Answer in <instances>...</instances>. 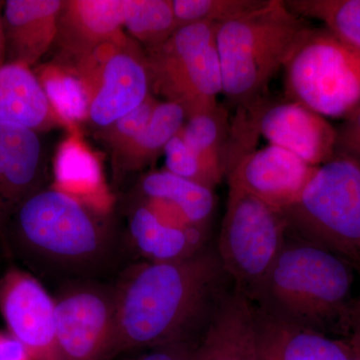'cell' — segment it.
<instances>
[{
    "instance_id": "6da1fadb",
    "label": "cell",
    "mask_w": 360,
    "mask_h": 360,
    "mask_svg": "<svg viewBox=\"0 0 360 360\" xmlns=\"http://www.w3.org/2000/svg\"><path fill=\"white\" fill-rule=\"evenodd\" d=\"M232 288L215 248L174 262L134 265L115 286V355L196 340Z\"/></svg>"
},
{
    "instance_id": "7a4b0ae2",
    "label": "cell",
    "mask_w": 360,
    "mask_h": 360,
    "mask_svg": "<svg viewBox=\"0 0 360 360\" xmlns=\"http://www.w3.org/2000/svg\"><path fill=\"white\" fill-rule=\"evenodd\" d=\"M355 272L333 251L288 233L252 303L281 321L348 338Z\"/></svg>"
},
{
    "instance_id": "3957f363",
    "label": "cell",
    "mask_w": 360,
    "mask_h": 360,
    "mask_svg": "<svg viewBox=\"0 0 360 360\" xmlns=\"http://www.w3.org/2000/svg\"><path fill=\"white\" fill-rule=\"evenodd\" d=\"M6 236L33 266L71 277L103 270L116 246L106 217L51 186L22 203L9 222Z\"/></svg>"
},
{
    "instance_id": "277c9868",
    "label": "cell",
    "mask_w": 360,
    "mask_h": 360,
    "mask_svg": "<svg viewBox=\"0 0 360 360\" xmlns=\"http://www.w3.org/2000/svg\"><path fill=\"white\" fill-rule=\"evenodd\" d=\"M309 26L283 0H266L259 8L217 25L222 94L229 106L240 108L266 94Z\"/></svg>"
},
{
    "instance_id": "5b68a950",
    "label": "cell",
    "mask_w": 360,
    "mask_h": 360,
    "mask_svg": "<svg viewBox=\"0 0 360 360\" xmlns=\"http://www.w3.org/2000/svg\"><path fill=\"white\" fill-rule=\"evenodd\" d=\"M284 97L324 118L360 110V51L326 27L309 26L283 65Z\"/></svg>"
},
{
    "instance_id": "8992f818",
    "label": "cell",
    "mask_w": 360,
    "mask_h": 360,
    "mask_svg": "<svg viewBox=\"0 0 360 360\" xmlns=\"http://www.w3.org/2000/svg\"><path fill=\"white\" fill-rule=\"evenodd\" d=\"M288 231L360 269V162L335 156L321 165L300 200L283 212Z\"/></svg>"
},
{
    "instance_id": "52a82bcc",
    "label": "cell",
    "mask_w": 360,
    "mask_h": 360,
    "mask_svg": "<svg viewBox=\"0 0 360 360\" xmlns=\"http://www.w3.org/2000/svg\"><path fill=\"white\" fill-rule=\"evenodd\" d=\"M217 25L182 26L162 44L143 51L151 94L179 104L186 118L215 108L222 94Z\"/></svg>"
},
{
    "instance_id": "ba28073f",
    "label": "cell",
    "mask_w": 360,
    "mask_h": 360,
    "mask_svg": "<svg viewBox=\"0 0 360 360\" xmlns=\"http://www.w3.org/2000/svg\"><path fill=\"white\" fill-rule=\"evenodd\" d=\"M288 233L283 212L238 187L229 186L215 250L232 288L251 302L283 250Z\"/></svg>"
},
{
    "instance_id": "9c48e42d",
    "label": "cell",
    "mask_w": 360,
    "mask_h": 360,
    "mask_svg": "<svg viewBox=\"0 0 360 360\" xmlns=\"http://www.w3.org/2000/svg\"><path fill=\"white\" fill-rule=\"evenodd\" d=\"M314 167H321L335 156L336 129L314 111L285 97H269L236 108L231 123L226 158L236 162L255 150L258 136Z\"/></svg>"
},
{
    "instance_id": "30bf717a",
    "label": "cell",
    "mask_w": 360,
    "mask_h": 360,
    "mask_svg": "<svg viewBox=\"0 0 360 360\" xmlns=\"http://www.w3.org/2000/svg\"><path fill=\"white\" fill-rule=\"evenodd\" d=\"M54 302L56 336L63 360H105L115 355V286L72 281L54 296Z\"/></svg>"
},
{
    "instance_id": "8fae6325",
    "label": "cell",
    "mask_w": 360,
    "mask_h": 360,
    "mask_svg": "<svg viewBox=\"0 0 360 360\" xmlns=\"http://www.w3.org/2000/svg\"><path fill=\"white\" fill-rule=\"evenodd\" d=\"M73 70L89 89V120L101 129L139 108L151 94L144 52L127 35L99 47Z\"/></svg>"
},
{
    "instance_id": "7c38bea8",
    "label": "cell",
    "mask_w": 360,
    "mask_h": 360,
    "mask_svg": "<svg viewBox=\"0 0 360 360\" xmlns=\"http://www.w3.org/2000/svg\"><path fill=\"white\" fill-rule=\"evenodd\" d=\"M0 315L7 333L33 360H63L54 297L32 274L13 267L0 277Z\"/></svg>"
},
{
    "instance_id": "4fadbf2b",
    "label": "cell",
    "mask_w": 360,
    "mask_h": 360,
    "mask_svg": "<svg viewBox=\"0 0 360 360\" xmlns=\"http://www.w3.org/2000/svg\"><path fill=\"white\" fill-rule=\"evenodd\" d=\"M319 167L269 144L241 158L225 177L229 186L238 187L284 212L300 200Z\"/></svg>"
},
{
    "instance_id": "5bb4252c",
    "label": "cell",
    "mask_w": 360,
    "mask_h": 360,
    "mask_svg": "<svg viewBox=\"0 0 360 360\" xmlns=\"http://www.w3.org/2000/svg\"><path fill=\"white\" fill-rule=\"evenodd\" d=\"M125 0H68L59 14L58 65L75 70L99 47L125 37Z\"/></svg>"
},
{
    "instance_id": "9a60e30c",
    "label": "cell",
    "mask_w": 360,
    "mask_h": 360,
    "mask_svg": "<svg viewBox=\"0 0 360 360\" xmlns=\"http://www.w3.org/2000/svg\"><path fill=\"white\" fill-rule=\"evenodd\" d=\"M44 146L37 132L0 122V236L28 198L46 186Z\"/></svg>"
},
{
    "instance_id": "2e32d148",
    "label": "cell",
    "mask_w": 360,
    "mask_h": 360,
    "mask_svg": "<svg viewBox=\"0 0 360 360\" xmlns=\"http://www.w3.org/2000/svg\"><path fill=\"white\" fill-rule=\"evenodd\" d=\"M255 321L259 360H360L348 338L281 321L257 307Z\"/></svg>"
},
{
    "instance_id": "e0dca14e",
    "label": "cell",
    "mask_w": 360,
    "mask_h": 360,
    "mask_svg": "<svg viewBox=\"0 0 360 360\" xmlns=\"http://www.w3.org/2000/svg\"><path fill=\"white\" fill-rule=\"evenodd\" d=\"M193 360H259L255 305L231 288L196 340Z\"/></svg>"
},
{
    "instance_id": "ac0fdd59",
    "label": "cell",
    "mask_w": 360,
    "mask_h": 360,
    "mask_svg": "<svg viewBox=\"0 0 360 360\" xmlns=\"http://www.w3.org/2000/svg\"><path fill=\"white\" fill-rule=\"evenodd\" d=\"M61 0H7L2 11L6 63L37 65L53 46Z\"/></svg>"
},
{
    "instance_id": "d6986e66",
    "label": "cell",
    "mask_w": 360,
    "mask_h": 360,
    "mask_svg": "<svg viewBox=\"0 0 360 360\" xmlns=\"http://www.w3.org/2000/svg\"><path fill=\"white\" fill-rule=\"evenodd\" d=\"M130 241L148 262H174L207 248L208 231L165 217L139 200L130 213Z\"/></svg>"
},
{
    "instance_id": "ffe728a7",
    "label": "cell",
    "mask_w": 360,
    "mask_h": 360,
    "mask_svg": "<svg viewBox=\"0 0 360 360\" xmlns=\"http://www.w3.org/2000/svg\"><path fill=\"white\" fill-rule=\"evenodd\" d=\"M77 130H71L73 134L59 146L54 158L51 186L97 214L108 217L112 208V195L104 181L101 163Z\"/></svg>"
},
{
    "instance_id": "44dd1931",
    "label": "cell",
    "mask_w": 360,
    "mask_h": 360,
    "mask_svg": "<svg viewBox=\"0 0 360 360\" xmlns=\"http://www.w3.org/2000/svg\"><path fill=\"white\" fill-rule=\"evenodd\" d=\"M0 122L35 132L61 124L39 78L28 66L6 63L0 68Z\"/></svg>"
},
{
    "instance_id": "7402d4cb",
    "label": "cell",
    "mask_w": 360,
    "mask_h": 360,
    "mask_svg": "<svg viewBox=\"0 0 360 360\" xmlns=\"http://www.w3.org/2000/svg\"><path fill=\"white\" fill-rule=\"evenodd\" d=\"M186 122V113L181 106L170 101H160L146 127L129 143L112 153L116 179L153 165Z\"/></svg>"
},
{
    "instance_id": "603a6c76",
    "label": "cell",
    "mask_w": 360,
    "mask_h": 360,
    "mask_svg": "<svg viewBox=\"0 0 360 360\" xmlns=\"http://www.w3.org/2000/svg\"><path fill=\"white\" fill-rule=\"evenodd\" d=\"M139 191L141 198L163 201L175 208L189 224L210 231L217 205L212 189L163 169L144 175Z\"/></svg>"
},
{
    "instance_id": "cb8c5ba5",
    "label": "cell",
    "mask_w": 360,
    "mask_h": 360,
    "mask_svg": "<svg viewBox=\"0 0 360 360\" xmlns=\"http://www.w3.org/2000/svg\"><path fill=\"white\" fill-rule=\"evenodd\" d=\"M34 73L61 124L77 129L78 123L89 120L90 94L77 71L51 63L40 66Z\"/></svg>"
},
{
    "instance_id": "d4e9b609",
    "label": "cell",
    "mask_w": 360,
    "mask_h": 360,
    "mask_svg": "<svg viewBox=\"0 0 360 360\" xmlns=\"http://www.w3.org/2000/svg\"><path fill=\"white\" fill-rule=\"evenodd\" d=\"M231 123L229 108L219 103L212 110L187 117L179 131L187 146L224 177Z\"/></svg>"
},
{
    "instance_id": "484cf974",
    "label": "cell",
    "mask_w": 360,
    "mask_h": 360,
    "mask_svg": "<svg viewBox=\"0 0 360 360\" xmlns=\"http://www.w3.org/2000/svg\"><path fill=\"white\" fill-rule=\"evenodd\" d=\"M124 27L146 49L162 44L177 30L172 0H125Z\"/></svg>"
},
{
    "instance_id": "4316f807",
    "label": "cell",
    "mask_w": 360,
    "mask_h": 360,
    "mask_svg": "<svg viewBox=\"0 0 360 360\" xmlns=\"http://www.w3.org/2000/svg\"><path fill=\"white\" fill-rule=\"evenodd\" d=\"M285 6L303 18L324 23L336 37L360 51V0H288Z\"/></svg>"
},
{
    "instance_id": "83f0119b",
    "label": "cell",
    "mask_w": 360,
    "mask_h": 360,
    "mask_svg": "<svg viewBox=\"0 0 360 360\" xmlns=\"http://www.w3.org/2000/svg\"><path fill=\"white\" fill-rule=\"evenodd\" d=\"M266 0H172L177 30L200 22H224L259 8Z\"/></svg>"
},
{
    "instance_id": "f1b7e54d",
    "label": "cell",
    "mask_w": 360,
    "mask_h": 360,
    "mask_svg": "<svg viewBox=\"0 0 360 360\" xmlns=\"http://www.w3.org/2000/svg\"><path fill=\"white\" fill-rule=\"evenodd\" d=\"M163 155L165 156V170L212 191L224 179L219 172L206 165L205 161L187 146L179 134L170 139Z\"/></svg>"
},
{
    "instance_id": "f546056e",
    "label": "cell",
    "mask_w": 360,
    "mask_h": 360,
    "mask_svg": "<svg viewBox=\"0 0 360 360\" xmlns=\"http://www.w3.org/2000/svg\"><path fill=\"white\" fill-rule=\"evenodd\" d=\"M158 103L160 101L153 94H148L139 108L99 130V137L110 149L111 153H115L129 143L146 127Z\"/></svg>"
},
{
    "instance_id": "4dcf8cb0",
    "label": "cell",
    "mask_w": 360,
    "mask_h": 360,
    "mask_svg": "<svg viewBox=\"0 0 360 360\" xmlns=\"http://www.w3.org/2000/svg\"><path fill=\"white\" fill-rule=\"evenodd\" d=\"M335 156L360 162V110L336 129Z\"/></svg>"
},
{
    "instance_id": "1f68e13d",
    "label": "cell",
    "mask_w": 360,
    "mask_h": 360,
    "mask_svg": "<svg viewBox=\"0 0 360 360\" xmlns=\"http://www.w3.org/2000/svg\"><path fill=\"white\" fill-rule=\"evenodd\" d=\"M196 340H176L149 349L139 360H193Z\"/></svg>"
},
{
    "instance_id": "d6a6232c",
    "label": "cell",
    "mask_w": 360,
    "mask_h": 360,
    "mask_svg": "<svg viewBox=\"0 0 360 360\" xmlns=\"http://www.w3.org/2000/svg\"><path fill=\"white\" fill-rule=\"evenodd\" d=\"M0 360H33L25 347L6 330L0 329Z\"/></svg>"
},
{
    "instance_id": "836d02e7",
    "label": "cell",
    "mask_w": 360,
    "mask_h": 360,
    "mask_svg": "<svg viewBox=\"0 0 360 360\" xmlns=\"http://www.w3.org/2000/svg\"><path fill=\"white\" fill-rule=\"evenodd\" d=\"M360 276V269L359 270ZM350 343L360 359V292L355 298L354 309H352V321H350V331L348 336Z\"/></svg>"
},
{
    "instance_id": "e575fe53",
    "label": "cell",
    "mask_w": 360,
    "mask_h": 360,
    "mask_svg": "<svg viewBox=\"0 0 360 360\" xmlns=\"http://www.w3.org/2000/svg\"><path fill=\"white\" fill-rule=\"evenodd\" d=\"M4 2H0V68L6 63V40H4V28H2L1 6Z\"/></svg>"
}]
</instances>
